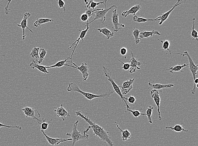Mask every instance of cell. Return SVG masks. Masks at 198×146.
<instances>
[{"label":"cell","instance_id":"f35d334b","mask_svg":"<svg viewBox=\"0 0 198 146\" xmlns=\"http://www.w3.org/2000/svg\"><path fill=\"white\" fill-rule=\"evenodd\" d=\"M118 61L123 64V66L121 67V69H122L123 71H126L130 69V64L129 63H124L119 59H118Z\"/></svg>","mask_w":198,"mask_h":146},{"label":"cell","instance_id":"4fadbf2b","mask_svg":"<svg viewBox=\"0 0 198 146\" xmlns=\"http://www.w3.org/2000/svg\"><path fill=\"white\" fill-rule=\"evenodd\" d=\"M181 3L182 2H181L180 1H178L177 2V3H176L175 5L173 6V7H172V8H171L170 10L167 11V12H166V13L162 14L161 16H159V17H158L156 18V20L160 21V22L159 23V25H161L168 18V17H169L170 14L172 13V11L174 10V9H175L177 6L180 5Z\"/></svg>","mask_w":198,"mask_h":146},{"label":"cell","instance_id":"44dd1931","mask_svg":"<svg viewBox=\"0 0 198 146\" xmlns=\"http://www.w3.org/2000/svg\"><path fill=\"white\" fill-rule=\"evenodd\" d=\"M32 61H33L32 62H31L29 64V67L30 68H32L33 69L36 68V69L39 70V71L41 72L44 74L49 73V72L47 71V69L46 66L39 65V64H37V61H35V60H33Z\"/></svg>","mask_w":198,"mask_h":146},{"label":"cell","instance_id":"d4e9b609","mask_svg":"<svg viewBox=\"0 0 198 146\" xmlns=\"http://www.w3.org/2000/svg\"><path fill=\"white\" fill-rule=\"evenodd\" d=\"M54 20L53 19H49L48 18H39L37 19L34 24V26L36 27H38L44 24L47 23V22H52Z\"/></svg>","mask_w":198,"mask_h":146},{"label":"cell","instance_id":"60d3db41","mask_svg":"<svg viewBox=\"0 0 198 146\" xmlns=\"http://www.w3.org/2000/svg\"><path fill=\"white\" fill-rule=\"evenodd\" d=\"M198 78L197 77L194 80V85H193V87H192V89H191V93L193 94H195V90H196V86H197V85H198Z\"/></svg>","mask_w":198,"mask_h":146},{"label":"cell","instance_id":"e0dca14e","mask_svg":"<svg viewBox=\"0 0 198 146\" xmlns=\"http://www.w3.org/2000/svg\"><path fill=\"white\" fill-rule=\"evenodd\" d=\"M54 112H56L57 116L58 117L61 118L63 121L66 120V117H70L69 113L64 109L63 106L62 104L61 105L60 108H57L54 110Z\"/></svg>","mask_w":198,"mask_h":146},{"label":"cell","instance_id":"f546056e","mask_svg":"<svg viewBox=\"0 0 198 146\" xmlns=\"http://www.w3.org/2000/svg\"><path fill=\"white\" fill-rule=\"evenodd\" d=\"M40 51L39 48L38 47H34L31 50L30 55L32 58H36L35 61L37 62L38 59H39V52Z\"/></svg>","mask_w":198,"mask_h":146},{"label":"cell","instance_id":"1f68e13d","mask_svg":"<svg viewBox=\"0 0 198 146\" xmlns=\"http://www.w3.org/2000/svg\"><path fill=\"white\" fill-rule=\"evenodd\" d=\"M133 19L134 21L135 22L138 23H144L146 22L149 21H156V19H147L144 18L142 17H137L136 15L133 17Z\"/></svg>","mask_w":198,"mask_h":146},{"label":"cell","instance_id":"8992f818","mask_svg":"<svg viewBox=\"0 0 198 146\" xmlns=\"http://www.w3.org/2000/svg\"><path fill=\"white\" fill-rule=\"evenodd\" d=\"M85 26H86V29H80V30H79V31H80V35H79L78 39H77V40H76L72 45H71V46H70V47H69V48H68V49H70L71 48H72L74 45H75V46H74V49H73V52H72V54H71V57H70L71 58V61H72V57L73 56V54H74V52H75L76 47L78 46V44H79V41H80V40H81V43H83L84 41V38H85V36H86L87 33L88 32V30L92 28V27L89 26L88 21H87L86 24H85Z\"/></svg>","mask_w":198,"mask_h":146},{"label":"cell","instance_id":"4316f807","mask_svg":"<svg viewBox=\"0 0 198 146\" xmlns=\"http://www.w3.org/2000/svg\"><path fill=\"white\" fill-rule=\"evenodd\" d=\"M182 123L180 125L177 124L174 127H166V129H170L173 131L177 132H180L182 131L186 132L188 131L187 130H185L184 129L183 126L182 125Z\"/></svg>","mask_w":198,"mask_h":146},{"label":"cell","instance_id":"7c38bea8","mask_svg":"<svg viewBox=\"0 0 198 146\" xmlns=\"http://www.w3.org/2000/svg\"><path fill=\"white\" fill-rule=\"evenodd\" d=\"M71 63L73 65H75V67L76 68V69L79 70L80 72V74L82 75L84 81H86L89 75V73H88L89 69H88V67L87 63H82L80 67H78V65H76L75 63H73L72 61L71 62Z\"/></svg>","mask_w":198,"mask_h":146},{"label":"cell","instance_id":"30bf717a","mask_svg":"<svg viewBox=\"0 0 198 146\" xmlns=\"http://www.w3.org/2000/svg\"><path fill=\"white\" fill-rule=\"evenodd\" d=\"M150 94L151 96L153 98L155 104L156 105L157 107V111L159 115V120H161V117L160 110V106L161 97L160 96L158 90H152L150 91Z\"/></svg>","mask_w":198,"mask_h":146},{"label":"cell","instance_id":"e575fe53","mask_svg":"<svg viewBox=\"0 0 198 146\" xmlns=\"http://www.w3.org/2000/svg\"><path fill=\"white\" fill-rule=\"evenodd\" d=\"M52 119L49 120L48 122H46V119H44V117L42 118V123L40 124V126L39 128L40 130H42L45 131L48 129V126H49V124L52 123Z\"/></svg>","mask_w":198,"mask_h":146},{"label":"cell","instance_id":"9a60e30c","mask_svg":"<svg viewBox=\"0 0 198 146\" xmlns=\"http://www.w3.org/2000/svg\"><path fill=\"white\" fill-rule=\"evenodd\" d=\"M41 131L42 133L43 134L44 136H45L46 139L47 140L48 143H49V145L52 146L58 145H59L61 143H64L65 142H67L68 141H72V139L70 138V139H56V138H50L49 136H47L46 134L44 131L40 130Z\"/></svg>","mask_w":198,"mask_h":146},{"label":"cell","instance_id":"b9f144b4","mask_svg":"<svg viewBox=\"0 0 198 146\" xmlns=\"http://www.w3.org/2000/svg\"><path fill=\"white\" fill-rule=\"evenodd\" d=\"M58 3L59 6V9H60L61 8H63L64 12H65L66 9L64 7L65 4L64 1L63 0H58Z\"/></svg>","mask_w":198,"mask_h":146},{"label":"cell","instance_id":"7bdbcfd3","mask_svg":"<svg viewBox=\"0 0 198 146\" xmlns=\"http://www.w3.org/2000/svg\"><path fill=\"white\" fill-rule=\"evenodd\" d=\"M127 100L129 103L133 104L136 102V98L135 96H130L127 98Z\"/></svg>","mask_w":198,"mask_h":146},{"label":"cell","instance_id":"f6af8a7d","mask_svg":"<svg viewBox=\"0 0 198 146\" xmlns=\"http://www.w3.org/2000/svg\"><path fill=\"white\" fill-rule=\"evenodd\" d=\"M127 53V49L125 47H122L120 50V54L121 55L125 56Z\"/></svg>","mask_w":198,"mask_h":146},{"label":"cell","instance_id":"bcb514c9","mask_svg":"<svg viewBox=\"0 0 198 146\" xmlns=\"http://www.w3.org/2000/svg\"><path fill=\"white\" fill-rule=\"evenodd\" d=\"M11 1H9L8 2V3L7 5L6 6V7L5 8V13H6V14L8 15V13H9V11H10V9H9L8 8V6H9V3H10V2Z\"/></svg>","mask_w":198,"mask_h":146},{"label":"cell","instance_id":"ba28073f","mask_svg":"<svg viewBox=\"0 0 198 146\" xmlns=\"http://www.w3.org/2000/svg\"><path fill=\"white\" fill-rule=\"evenodd\" d=\"M124 6L122 7H116V9L112 11V22L114 25V31L116 32H118L121 29V27H125V25L124 24H120L119 22V15L117 12V8H118L123 7Z\"/></svg>","mask_w":198,"mask_h":146},{"label":"cell","instance_id":"74e56055","mask_svg":"<svg viewBox=\"0 0 198 146\" xmlns=\"http://www.w3.org/2000/svg\"><path fill=\"white\" fill-rule=\"evenodd\" d=\"M98 9H92V8H89V9H86L85 14L87 15L89 18H91L93 17V15L94 14V12L98 10Z\"/></svg>","mask_w":198,"mask_h":146},{"label":"cell","instance_id":"277c9868","mask_svg":"<svg viewBox=\"0 0 198 146\" xmlns=\"http://www.w3.org/2000/svg\"><path fill=\"white\" fill-rule=\"evenodd\" d=\"M78 123L79 120H78L73 125L71 133H67L66 134V136L71 137V139H72V143L71 146H75V143L77 142H79L83 139H88L89 137V135H87V133H84V135H82L80 132L78 130L77 127Z\"/></svg>","mask_w":198,"mask_h":146},{"label":"cell","instance_id":"5b68a950","mask_svg":"<svg viewBox=\"0 0 198 146\" xmlns=\"http://www.w3.org/2000/svg\"><path fill=\"white\" fill-rule=\"evenodd\" d=\"M107 1H105L104 3V8H101V9H98V10L95 11L94 14H95V17L94 18V20L91 21L90 22H88V24L94 22V21L97 20H101V22L103 24L104 23L105 21L106 20V15L108 13L109 11H110V10L112 9L113 7H116L117 6L115 5H112V6H110V7L106 8V2Z\"/></svg>","mask_w":198,"mask_h":146},{"label":"cell","instance_id":"52a82bcc","mask_svg":"<svg viewBox=\"0 0 198 146\" xmlns=\"http://www.w3.org/2000/svg\"><path fill=\"white\" fill-rule=\"evenodd\" d=\"M175 54H178L181 55L182 56H187V58H188V60H189V64H188V66H189V70L191 71V73H192V76L193 77L194 80L196 78V75H197V72L198 71V64L195 65L193 59L191 58V57L189 55V53L187 51H185L183 53H175Z\"/></svg>","mask_w":198,"mask_h":146},{"label":"cell","instance_id":"9c48e42d","mask_svg":"<svg viewBox=\"0 0 198 146\" xmlns=\"http://www.w3.org/2000/svg\"><path fill=\"white\" fill-rule=\"evenodd\" d=\"M31 14L29 12H26L24 15L23 18L20 24H17V26L21 27L23 30L22 40H24L26 37V35L25 34V30L26 28L28 29L30 32L34 33V32L31 29H30L27 26V20L31 16Z\"/></svg>","mask_w":198,"mask_h":146},{"label":"cell","instance_id":"7a4b0ae2","mask_svg":"<svg viewBox=\"0 0 198 146\" xmlns=\"http://www.w3.org/2000/svg\"><path fill=\"white\" fill-rule=\"evenodd\" d=\"M67 90L68 92H78L79 93L81 94L82 96H83L85 98L88 100L91 101L95 98H108L114 92V91H109L105 93L101 94H95L85 92H83L80 90L78 85L76 83H70L68 87Z\"/></svg>","mask_w":198,"mask_h":146},{"label":"cell","instance_id":"83f0119b","mask_svg":"<svg viewBox=\"0 0 198 146\" xmlns=\"http://www.w3.org/2000/svg\"><path fill=\"white\" fill-rule=\"evenodd\" d=\"M85 2L86 3L87 5L85 6L86 9H89V8H92V9H95V7L99 6V5L101 4L104 3L105 1L100 2H95L94 1H89L88 3H87L86 1H85Z\"/></svg>","mask_w":198,"mask_h":146},{"label":"cell","instance_id":"ac0fdd59","mask_svg":"<svg viewBox=\"0 0 198 146\" xmlns=\"http://www.w3.org/2000/svg\"><path fill=\"white\" fill-rule=\"evenodd\" d=\"M68 59H71V58L68 57L66 59H64L63 60L61 61H58V62L54 64V65H52L50 66H46L47 69H49V68H61V67H63V66H68V67H71V68H75L76 69V68L72 65H68L66 64V62H72L71 61H68Z\"/></svg>","mask_w":198,"mask_h":146},{"label":"cell","instance_id":"5bb4252c","mask_svg":"<svg viewBox=\"0 0 198 146\" xmlns=\"http://www.w3.org/2000/svg\"><path fill=\"white\" fill-rule=\"evenodd\" d=\"M131 54L132 58L129 61V63L130 64L129 73H133L136 72V70H140V68H139L138 66H140L142 64H147V63L140 62V61H138L135 58L132 52H131Z\"/></svg>","mask_w":198,"mask_h":146},{"label":"cell","instance_id":"8fae6325","mask_svg":"<svg viewBox=\"0 0 198 146\" xmlns=\"http://www.w3.org/2000/svg\"><path fill=\"white\" fill-rule=\"evenodd\" d=\"M22 111L24 113L26 118L31 117V118L37 120L38 124H41V122H42L41 120L39 119L35 115V112H38L37 110H35L34 109L32 108L26 107L22 109Z\"/></svg>","mask_w":198,"mask_h":146},{"label":"cell","instance_id":"d6a6232c","mask_svg":"<svg viewBox=\"0 0 198 146\" xmlns=\"http://www.w3.org/2000/svg\"><path fill=\"white\" fill-rule=\"evenodd\" d=\"M40 53L39 54V59L37 61V63L39 64H41L42 62L43 61L44 59V58L47 54L46 50L44 49H40Z\"/></svg>","mask_w":198,"mask_h":146},{"label":"cell","instance_id":"603a6c76","mask_svg":"<svg viewBox=\"0 0 198 146\" xmlns=\"http://www.w3.org/2000/svg\"><path fill=\"white\" fill-rule=\"evenodd\" d=\"M97 30L101 34L104 35L106 37L107 39H109L110 38L114 36V32H112L111 30H109L106 27L101 28V29H98Z\"/></svg>","mask_w":198,"mask_h":146},{"label":"cell","instance_id":"3957f363","mask_svg":"<svg viewBox=\"0 0 198 146\" xmlns=\"http://www.w3.org/2000/svg\"><path fill=\"white\" fill-rule=\"evenodd\" d=\"M103 69L105 75L106 77L107 78L108 81L112 84L114 92H116L117 94L120 96V98L122 100V101H123L125 103L127 110H130L131 108L128 105L126 101L127 98L124 97L123 95L120 90L119 87L117 85V84L114 81V79L115 78L112 76V73L110 71V69L106 68L104 66H103Z\"/></svg>","mask_w":198,"mask_h":146},{"label":"cell","instance_id":"f1b7e54d","mask_svg":"<svg viewBox=\"0 0 198 146\" xmlns=\"http://www.w3.org/2000/svg\"><path fill=\"white\" fill-rule=\"evenodd\" d=\"M195 18L193 19V25H192V30L191 32V37L193 40L198 41V33L197 30L195 28Z\"/></svg>","mask_w":198,"mask_h":146},{"label":"cell","instance_id":"cb8c5ba5","mask_svg":"<svg viewBox=\"0 0 198 146\" xmlns=\"http://www.w3.org/2000/svg\"><path fill=\"white\" fill-rule=\"evenodd\" d=\"M116 126L118 128V129L122 133V138L123 141H125L128 139H130L131 137V134L130 132L128 131L127 129L125 130H123L120 128L119 126L116 124Z\"/></svg>","mask_w":198,"mask_h":146},{"label":"cell","instance_id":"484cf974","mask_svg":"<svg viewBox=\"0 0 198 146\" xmlns=\"http://www.w3.org/2000/svg\"><path fill=\"white\" fill-rule=\"evenodd\" d=\"M187 66H188V64H186L185 63H184L183 65H180V64H178L174 67H170L168 69H166V70L169 71L170 73H173L174 72L181 71L184 68H185Z\"/></svg>","mask_w":198,"mask_h":146},{"label":"cell","instance_id":"6da1fadb","mask_svg":"<svg viewBox=\"0 0 198 146\" xmlns=\"http://www.w3.org/2000/svg\"><path fill=\"white\" fill-rule=\"evenodd\" d=\"M75 115L77 116H80L82 118L85 120V122L89 124V126L88 128L84 132V133H86L90 130V129H92L94 135L99 138L104 143L108 144L109 146H115L112 139L109 135L108 132L106 131L103 128L101 127L98 124H95V123L91 121L88 118V117L85 116L83 114L81 113L80 111L76 112L75 113Z\"/></svg>","mask_w":198,"mask_h":146},{"label":"cell","instance_id":"ab89813d","mask_svg":"<svg viewBox=\"0 0 198 146\" xmlns=\"http://www.w3.org/2000/svg\"><path fill=\"white\" fill-rule=\"evenodd\" d=\"M4 127L8 128V129H10V128H14V129H18L19 130H21L22 129L21 127L20 126H8V125H4V124H2L1 123H0V128Z\"/></svg>","mask_w":198,"mask_h":146},{"label":"cell","instance_id":"8d00e7d4","mask_svg":"<svg viewBox=\"0 0 198 146\" xmlns=\"http://www.w3.org/2000/svg\"><path fill=\"white\" fill-rule=\"evenodd\" d=\"M125 112H129L131 113L132 115L135 117H136V118L140 116V115H146V113H141L140 112V111L138 110H132L131 109H130V110H127V111H125Z\"/></svg>","mask_w":198,"mask_h":146},{"label":"cell","instance_id":"2e32d148","mask_svg":"<svg viewBox=\"0 0 198 146\" xmlns=\"http://www.w3.org/2000/svg\"><path fill=\"white\" fill-rule=\"evenodd\" d=\"M135 78H133L132 79H129L127 81H125L123 83L122 86H119V88H121L123 90V95H126L128 94L130 91L132 90L133 88V83L135 82Z\"/></svg>","mask_w":198,"mask_h":146},{"label":"cell","instance_id":"836d02e7","mask_svg":"<svg viewBox=\"0 0 198 146\" xmlns=\"http://www.w3.org/2000/svg\"><path fill=\"white\" fill-rule=\"evenodd\" d=\"M153 108H154L152 106H149L146 110V115L147 116L148 121L150 124L153 123V121L152 120V115Z\"/></svg>","mask_w":198,"mask_h":146},{"label":"cell","instance_id":"d6986e66","mask_svg":"<svg viewBox=\"0 0 198 146\" xmlns=\"http://www.w3.org/2000/svg\"><path fill=\"white\" fill-rule=\"evenodd\" d=\"M140 5V4L136 5L128 11H124L122 13V16L125 18L128 15H133L134 16H135L136 13L138 12L141 9Z\"/></svg>","mask_w":198,"mask_h":146},{"label":"cell","instance_id":"ee69618b","mask_svg":"<svg viewBox=\"0 0 198 146\" xmlns=\"http://www.w3.org/2000/svg\"><path fill=\"white\" fill-rule=\"evenodd\" d=\"M81 20L82 22H87V21H88V19H89V17L87 16V15L85 13H83L82 15H81L80 17Z\"/></svg>","mask_w":198,"mask_h":146},{"label":"cell","instance_id":"4dcf8cb0","mask_svg":"<svg viewBox=\"0 0 198 146\" xmlns=\"http://www.w3.org/2000/svg\"><path fill=\"white\" fill-rule=\"evenodd\" d=\"M140 31L137 28H135L133 29V36L135 38V41L136 44H138L140 41L141 39L140 38Z\"/></svg>","mask_w":198,"mask_h":146},{"label":"cell","instance_id":"ffe728a7","mask_svg":"<svg viewBox=\"0 0 198 146\" xmlns=\"http://www.w3.org/2000/svg\"><path fill=\"white\" fill-rule=\"evenodd\" d=\"M149 87L147 89H149V88H152L153 90H159L162 89H167V88H171L174 86V84H168L166 85H163L161 84H152V82H149L148 83Z\"/></svg>","mask_w":198,"mask_h":146},{"label":"cell","instance_id":"d590c367","mask_svg":"<svg viewBox=\"0 0 198 146\" xmlns=\"http://www.w3.org/2000/svg\"><path fill=\"white\" fill-rule=\"evenodd\" d=\"M161 41V42L162 43L163 49L167 51L166 54H168V52H169L170 54H171L172 53H171V51H170V49H169V47H170V43L169 41H168V40H165L164 41Z\"/></svg>","mask_w":198,"mask_h":146},{"label":"cell","instance_id":"7402d4cb","mask_svg":"<svg viewBox=\"0 0 198 146\" xmlns=\"http://www.w3.org/2000/svg\"><path fill=\"white\" fill-rule=\"evenodd\" d=\"M159 35L160 36L161 34L157 30H153L152 31H144L140 32V39L148 38L149 37H152L154 35Z\"/></svg>","mask_w":198,"mask_h":146}]
</instances>
